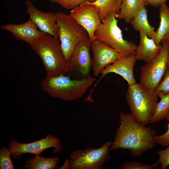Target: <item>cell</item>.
<instances>
[{
    "label": "cell",
    "mask_w": 169,
    "mask_h": 169,
    "mask_svg": "<svg viewBox=\"0 0 169 169\" xmlns=\"http://www.w3.org/2000/svg\"><path fill=\"white\" fill-rule=\"evenodd\" d=\"M120 123L109 151L128 149L132 156L139 157L154 147L156 135L154 130L137 122L131 114L121 112Z\"/></svg>",
    "instance_id": "1"
},
{
    "label": "cell",
    "mask_w": 169,
    "mask_h": 169,
    "mask_svg": "<svg viewBox=\"0 0 169 169\" xmlns=\"http://www.w3.org/2000/svg\"><path fill=\"white\" fill-rule=\"evenodd\" d=\"M95 78L90 76L72 79L65 74L46 77L40 82L42 90L51 96L64 101L77 100L93 84Z\"/></svg>",
    "instance_id": "2"
},
{
    "label": "cell",
    "mask_w": 169,
    "mask_h": 169,
    "mask_svg": "<svg viewBox=\"0 0 169 169\" xmlns=\"http://www.w3.org/2000/svg\"><path fill=\"white\" fill-rule=\"evenodd\" d=\"M30 46L41 60L47 76L66 74L68 62L65 58L58 39L47 34Z\"/></svg>",
    "instance_id": "3"
},
{
    "label": "cell",
    "mask_w": 169,
    "mask_h": 169,
    "mask_svg": "<svg viewBox=\"0 0 169 169\" xmlns=\"http://www.w3.org/2000/svg\"><path fill=\"white\" fill-rule=\"evenodd\" d=\"M154 90L136 83L129 85L125 97L131 115L138 122L145 125L150 123L158 103Z\"/></svg>",
    "instance_id": "4"
},
{
    "label": "cell",
    "mask_w": 169,
    "mask_h": 169,
    "mask_svg": "<svg viewBox=\"0 0 169 169\" xmlns=\"http://www.w3.org/2000/svg\"><path fill=\"white\" fill-rule=\"evenodd\" d=\"M117 14L110 13L101 22L95 32V40L101 41L118 51L122 56L135 55L137 46L123 38L122 31L118 25Z\"/></svg>",
    "instance_id": "5"
},
{
    "label": "cell",
    "mask_w": 169,
    "mask_h": 169,
    "mask_svg": "<svg viewBox=\"0 0 169 169\" xmlns=\"http://www.w3.org/2000/svg\"><path fill=\"white\" fill-rule=\"evenodd\" d=\"M112 142L108 141L100 147L88 148L72 152L70 159L66 158L60 169H102L110 158L109 149Z\"/></svg>",
    "instance_id": "6"
},
{
    "label": "cell",
    "mask_w": 169,
    "mask_h": 169,
    "mask_svg": "<svg viewBox=\"0 0 169 169\" xmlns=\"http://www.w3.org/2000/svg\"><path fill=\"white\" fill-rule=\"evenodd\" d=\"M57 23L59 26L58 39L68 62L77 45L82 41L89 39V36L86 30L67 13H57Z\"/></svg>",
    "instance_id": "7"
},
{
    "label": "cell",
    "mask_w": 169,
    "mask_h": 169,
    "mask_svg": "<svg viewBox=\"0 0 169 169\" xmlns=\"http://www.w3.org/2000/svg\"><path fill=\"white\" fill-rule=\"evenodd\" d=\"M162 45L158 55L141 68L139 84L154 90L161 82L167 67L169 46Z\"/></svg>",
    "instance_id": "8"
},
{
    "label": "cell",
    "mask_w": 169,
    "mask_h": 169,
    "mask_svg": "<svg viewBox=\"0 0 169 169\" xmlns=\"http://www.w3.org/2000/svg\"><path fill=\"white\" fill-rule=\"evenodd\" d=\"M52 147L54 148L52 153L55 154L61 150L62 146L58 138L48 134L44 138L29 143H20L12 140L9 143L8 149L12 157L18 159L22 158L25 153L40 155L43 151Z\"/></svg>",
    "instance_id": "9"
},
{
    "label": "cell",
    "mask_w": 169,
    "mask_h": 169,
    "mask_svg": "<svg viewBox=\"0 0 169 169\" xmlns=\"http://www.w3.org/2000/svg\"><path fill=\"white\" fill-rule=\"evenodd\" d=\"M89 39L82 41L76 46L68 62L66 74H77L82 78L90 76L93 64Z\"/></svg>",
    "instance_id": "10"
},
{
    "label": "cell",
    "mask_w": 169,
    "mask_h": 169,
    "mask_svg": "<svg viewBox=\"0 0 169 169\" xmlns=\"http://www.w3.org/2000/svg\"><path fill=\"white\" fill-rule=\"evenodd\" d=\"M69 15L86 30L90 41L95 40V32L101 22L98 7L86 2L70 10Z\"/></svg>",
    "instance_id": "11"
},
{
    "label": "cell",
    "mask_w": 169,
    "mask_h": 169,
    "mask_svg": "<svg viewBox=\"0 0 169 169\" xmlns=\"http://www.w3.org/2000/svg\"><path fill=\"white\" fill-rule=\"evenodd\" d=\"M25 4L29 19L38 29L58 39L59 26L57 23V13L43 12L38 9L30 0H26Z\"/></svg>",
    "instance_id": "12"
},
{
    "label": "cell",
    "mask_w": 169,
    "mask_h": 169,
    "mask_svg": "<svg viewBox=\"0 0 169 169\" xmlns=\"http://www.w3.org/2000/svg\"><path fill=\"white\" fill-rule=\"evenodd\" d=\"M91 51L93 54L92 69L95 76L100 74L107 66L122 56L118 51L97 40L91 42Z\"/></svg>",
    "instance_id": "13"
},
{
    "label": "cell",
    "mask_w": 169,
    "mask_h": 169,
    "mask_svg": "<svg viewBox=\"0 0 169 169\" xmlns=\"http://www.w3.org/2000/svg\"><path fill=\"white\" fill-rule=\"evenodd\" d=\"M1 30L10 33L17 39L30 45L47 34L38 30L37 26L29 19L27 22L19 24L9 23L2 24Z\"/></svg>",
    "instance_id": "14"
},
{
    "label": "cell",
    "mask_w": 169,
    "mask_h": 169,
    "mask_svg": "<svg viewBox=\"0 0 169 169\" xmlns=\"http://www.w3.org/2000/svg\"><path fill=\"white\" fill-rule=\"evenodd\" d=\"M135 55L128 57L122 56L114 63L107 66L101 72V78L106 74L113 73L121 76L128 83L129 85L136 82L133 69L137 61Z\"/></svg>",
    "instance_id": "15"
},
{
    "label": "cell",
    "mask_w": 169,
    "mask_h": 169,
    "mask_svg": "<svg viewBox=\"0 0 169 169\" xmlns=\"http://www.w3.org/2000/svg\"><path fill=\"white\" fill-rule=\"evenodd\" d=\"M140 41L135 55L137 60L146 63L156 57L161 51L162 45L156 44L146 34L139 32Z\"/></svg>",
    "instance_id": "16"
},
{
    "label": "cell",
    "mask_w": 169,
    "mask_h": 169,
    "mask_svg": "<svg viewBox=\"0 0 169 169\" xmlns=\"http://www.w3.org/2000/svg\"><path fill=\"white\" fill-rule=\"evenodd\" d=\"M130 23L135 31L143 33L151 38L154 37L155 31L148 22L147 10L145 6L138 10Z\"/></svg>",
    "instance_id": "17"
},
{
    "label": "cell",
    "mask_w": 169,
    "mask_h": 169,
    "mask_svg": "<svg viewBox=\"0 0 169 169\" xmlns=\"http://www.w3.org/2000/svg\"><path fill=\"white\" fill-rule=\"evenodd\" d=\"M147 5H148L144 0H122L116 18L129 24L138 10L142 7Z\"/></svg>",
    "instance_id": "18"
},
{
    "label": "cell",
    "mask_w": 169,
    "mask_h": 169,
    "mask_svg": "<svg viewBox=\"0 0 169 169\" xmlns=\"http://www.w3.org/2000/svg\"><path fill=\"white\" fill-rule=\"evenodd\" d=\"M159 13V26L152 38L157 45L161 44L162 38L169 33V8L166 3H162L160 7Z\"/></svg>",
    "instance_id": "19"
},
{
    "label": "cell",
    "mask_w": 169,
    "mask_h": 169,
    "mask_svg": "<svg viewBox=\"0 0 169 169\" xmlns=\"http://www.w3.org/2000/svg\"><path fill=\"white\" fill-rule=\"evenodd\" d=\"M59 158H46L40 155L27 160L24 166L28 169H54L58 168Z\"/></svg>",
    "instance_id": "20"
},
{
    "label": "cell",
    "mask_w": 169,
    "mask_h": 169,
    "mask_svg": "<svg viewBox=\"0 0 169 169\" xmlns=\"http://www.w3.org/2000/svg\"><path fill=\"white\" fill-rule=\"evenodd\" d=\"M91 3L97 6L99 10V16L101 22L111 12H119L121 2L120 0H96Z\"/></svg>",
    "instance_id": "21"
},
{
    "label": "cell",
    "mask_w": 169,
    "mask_h": 169,
    "mask_svg": "<svg viewBox=\"0 0 169 169\" xmlns=\"http://www.w3.org/2000/svg\"><path fill=\"white\" fill-rule=\"evenodd\" d=\"M161 100L158 102L150 123L153 124L166 118L169 114V94H157Z\"/></svg>",
    "instance_id": "22"
},
{
    "label": "cell",
    "mask_w": 169,
    "mask_h": 169,
    "mask_svg": "<svg viewBox=\"0 0 169 169\" xmlns=\"http://www.w3.org/2000/svg\"><path fill=\"white\" fill-rule=\"evenodd\" d=\"M11 152L9 149L5 147L0 149V168L13 169L14 167L11 158Z\"/></svg>",
    "instance_id": "23"
},
{
    "label": "cell",
    "mask_w": 169,
    "mask_h": 169,
    "mask_svg": "<svg viewBox=\"0 0 169 169\" xmlns=\"http://www.w3.org/2000/svg\"><path fill=\"white\" fill-rule=\"evenodd\" d=\"M51 2L59 4L66 9L72 10L86 2H93L96 0H49Z\"/></svg>",
    "instance_id": "24"
},
{
    "label": "cell",
    "mask_w": 169,
    "mask_h": 169,
    "mask_svg": "<svg viewBox=\"0 0 169 169\" xmlns=\"http://www.w3.org/2000/svg\"><path fill=\"white\" fill-rule=\"evenodd\" d=\"M158 164L157 161L155 163L150 164L141 163L137 161H127L123 163L120 166V168L121 169H154Z\"/></svg>",
    "instance_id": "25"
},
{
    "label": "cell",
    "mask_w": 169,
    "mask_h": 169,
    "mask_svg": "<svg viewBox=\"0 0 169 169\" xmlns=\"http://www.w3.org/2000/svg\"><path fill=\"white\" fill-rule=\"evenodd\" d=\"M164 78L154 89L157 94L161 93L165 95L169 94V67H167Z\"/></svg>",
    "instance_id": "26"
},
{
    "label": "cell",
    "mask_w": 169,
    "mask_h": 169,
    "mask_svg": "<svg viewBox=\"0 0 169 169\" xmlns=\"http://www.w3.org/2000/svg\"><path fill=\"white\" fill-rule=\"evenodd\" d=\"M159 158L157 161L161 164L160 169H165L169 165V145L164 150L157 151Z\"/></svg>",
    "instance_id": "27"
},
{
    "label": "cell",
    "mask_w": 169,
    "mask_h": 169,
    "mask_svg": "<svg viewBox=\"0 0 169 169\" xmlns=\"http://www.w3.org/2000/svg\"><path fill=\"white\" fill-rule=\"evenodd\" d=\"M168 121L167 125L168 129L162 135H156L155 138V143L164 147H167L169 145V121Z\"/></svg>",
    "instance_id": "28"
},
{
    "label": "cell",
    "mask_w": 169,
    "mask_h": 169,
    "mask_svg": "<svg viewBox=\"0 0 169 169\" xmlns=\"http://www.w3.org/2000/svg\"><path fill=\"white\" fill-rule=\"evenodd\" d=\"M148 4L155 8H159L164 3H166L167 0H144Z\"/></svg>",
    "instance_id": "29"
},
{
    "label": "cell",
    "mask_w": 169,
    "mask_h": 169,
    "mask_svg": "<svg viewBox=\"0 0 169 169\" xmlns=\"http://www.w3.org/2000/svg\"><path fill=\"white\" fill-rule=\"evenodd\" d=\"M161 43L162 44H166L169 46V33L162 38Z\"/></svg>",
    "instance_id": "30"
},
{
    "label": "cell",
    "mask_w": 169,
    "mask_h": 169,
    "mask_svg": "<svg viewBox=\"0 0 169 169\" xmlns=\"http://www.w3.org/2000/svg\"><path fill=\"white\" fill-rule=\"evenodd\" d=\"M167 65V67H169V53L168 55Z\"/></svg>",
    "instance_id": "31"
},
{
    "label": "cell",
    "mask_w": 169,
    "mask_h": 169,
    "mask_svg": "<svg viewBox=\"0 0 169 169\" xmlns=\"http://www.w3.org/2000/svg\"><path fill=\"white\" fill-rule=\"evenodd\" d=\"M166 120H168V121H169V114H168V115L167 118H166Z\"/></svg>",
    "instance_id": "32"
},
{
    "label": "cell",
    "mask_w": 169,
    "mask_h": 169,
    "mask_svg": "<svg viewBox=\"0 0 169 169\" xmlns=\"http://www.w3.org/2000/svg\"><path fill=\"white\" fill-rule=\"evenodd\" d=\"M120 0V1H121V0Z\"/></svg>",
    "instance_id": "33"
}]
</instances>
